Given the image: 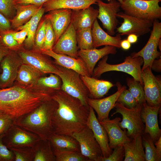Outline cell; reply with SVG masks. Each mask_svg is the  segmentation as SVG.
<instances>
[{"mask_svg":"<svg viewBox=\"0 0 161 161\" xmlns=\"http://www.w3.org/2000/svg\"><path fill=\"white\" fill-rule=\"evenodd\" d=\"M41 139L36 134L13 123L3 137L9 148L20 147L32 148Z\"/></svg>","mask_w":161,"mask_h":161,"instance_id":"cell-10","label":"cell"},{"mask_svg":"<svg viewBox=\"0 0 161 161\" xmlns=\"http://www.w3.org/2000/svg\"><path fill=\"white\" fill-rule=\"evenodd\" d=\"M45 13L43 5L41 6L37 12L25 24L16 30H20L24 28L28 30V35L24 41L25 47L31 48L35 46V36L38 24Z\"/></svg>","mask_w":161,"mask_h":161,"instance_id":"cell-33","label":"cell"},{"mask_svg":"<svg viewBox=\"0 0 161 161\" xmlns=\"http://www.w3.org/2000/svg\"><path fill=\"white\" fill-rule=\"evenodd\" d=\"M161 106H151L145 102L142 105L141 116L145 123L144 133H148L154 143L161 137V129L158 123V114Z\"/></svg>","mask_w":161,"mask_h":161,"instance_id":"cell-18","label":"cell"},{"mask_svg":"<svg viewBox=\"0 0 161 161\" xmlns=\"http://www.w3.org/2000/svg\"><path fill=\"white\" fill-rule=\"evenodd\" d=\"M10 51L9 49L0 43V64L3 58L8 54Z\"/></svg>","mask_w":161,"mask_h":161,"instance_id":"cell-52","label":"cell"},{"mask_svg":"<svg viewBox=\"0 0 161 161\" xmlns=\"http://www.w3.org/2000/svg\"><path fill=\"white\" fill-rule=\"evenodd\" d=\"M108 55L103 57L98 62L97 66L94 68L92 77L97 78L103 73L111 71H120L131 75L136 80L143 85L141 76V66L143 61L140 56L133 57L131 55L126 57L123 63L117 64L108 63Z\"/></svg>","mask_w":161,"mask_h":161,"instance_id":"cell-4","label":"cell"},{"mask_svg":"<svg viewBox=\"0 0 161 161\" xmlns=\"http://www.w3.org/2000/svg\"><path fill=\"white\" fill-rule=\"evenodd\" d=\"M39 51L53 58L55 63L58 65L73 70L80 75L91 76L85 63L79 57L74 58L66 55L57 53L52 50L42 49Z\"/></svg>","mask_w":161,"mask_h":161,"instance_id":"cell-21","label":"cell"},{"mask_svg":"<svg viewBox=\"0 0 161 161\" xmlns=\"http://www.w3.org/2000/svg\"><path fill=\"white\" fill-rule=\"evenodd\" d=\"M41 6L32 4H16V15L10 20L11 28L16 30L25 24L37 12Z\"/></svg>","mask_w":161,"mask_h":161,"instance_id":"cell-28","label":"cell"},{"mask_svg":"<svg viewBox=\"0 0 161 161\" xmlns=\"http://www.w3.org/2000/svg\"></svg>","mask_w":161,"mask_h":161,"instance_id":"cell-59","label":"cell"},{"mask_svg":"<svg viewBox=\"0 0 161 161\" xmlns=\"http://www.w3.org/2000/svg\"><path fill=\"white\" fill-rule=\"evenodd\" d=\"M47 19L46 33L42 49L52 50L56 41L55 34L50 21Z\"/></svg>","mask_w":161,"mask_h":161,"instance_id":"cell-42","label":"cell"},{"mask_svg":"<svg viewBox=\"0 0 161 161\" xmlns=\"http://www.w3.org/2000/svg\"><path fill=\"white\" fill-rule=\"evenodd\" d=\"M10 21L0 12V32L11 29Z\"/></svg>","mask_w":161,"mask_h":161,"instance_id":"cell-49","label":"cell"},{"mask_svg":"<svg viewBox=\"0 0 161 161\" xmlns=\"http://www.w3.org/2000/svg\"><path fill=\"white\" fill-rule=\"evenodd\" d=\"M80 76L88 90L89 98H101L114 86L109 81L99 80L91 76L81 75Z\"/></svg>","mask_w":161,"mask_h":161,"instance_id":"cell-26","label":"cell"},{"mask_svg":"<svg viewBox=\"0 0 161 161\" xmlns=\"http://www.w3.org/2000/svg\"><path fill=\"white\" fill-rule=\"evenodd\" d=\"M117 91L114 94L106 97L98 99L89 98L87 100L88 105L94 110L97 115L98 121L109 118L110 111L114 108L117 100L122 91L126 89L125 86H122L119 82L116 83Z\"/></svg>","mask_w":161,"mask_h":161,"instance_id":"cell-16","label":"cell"},{"mask_svg":"<svg viewBox=\"0 0 161 161\" xmlns=\"http://www.w3.org/2000/svg\"><path fill=\"white\" fill-rule=\"evenodd\" d=\"M114 150L108 157L102 156L99 161H122L125 156V150L123 145H120L114 149Z\"/></svg>","mask_w":161,"mask_h":161,"instance_id":"cell-45","label":"cell"},{"mask_svg":"<svg viewBox=\"0 0 161 161\" xmlns=\"http://www.w3.org/2000/svg\"><path fill=\"white\" fill-rule=\"evenodd\" d=\"M56 65L62 72L59 76L62 81L61 89L79 99L84 105L89 106L87 101L89 98V93L80 75L73 70Z\"/></svg>","mask_w":161,"mask_h":161,"instance_id":"cell-7","label":"cell"},{"mask_svg":"<svg viewBox=\"0 0 161 161\" xmlns=\"http://www.w3.org/2000/svg\"><path fill=\"white\" fill-rule=\"evenodd\" d=\"M126 83L129 91L135 99L139 105L146 102L143 85L133 78H127Z\"/></svg>","mask_w":161,"mask_h":161,"instance_id":"cell-35","label":"cell"},{"mask_svg":"<svg viewBox=\"0 0 161 161\" xmlns=\"http://www.w3.org/2000/svg\"><path fill=\"white\" fill-rule=\"evenodd\" d=\"M4 134L0 136V161H14V156L12 151L3 143V139Z\"/></svg>","mask_w":161,"mask_h":161,"instance_id":"cell-46","label":"cell"},{"mask_svg":"<svg viewBox=\"0 0 161 161\" xmlns=\"http://www.w3.org/2000/svg\"><path fill=\"white\" fill-rule=\"evenodd\" d=\"M121 120L120 117H117L112 120L109 118L99 122L107 132L109 146L112 149L131 139L127 136L126 129L123 131L120 126L119 123Z\"/></svg>","mask_w":161,"mask_h":161,"instance_id":"cell-19","label":"cell"},{"mask_svg":"<svg viewBox=\"0 0 161 161\" xmlns=\"http://www.w3.org/2000/svg\"><path fill=\"white\" fill-rule=\"evenodd\" d=\"M15 0H0V12L10 20L16 12Z\"/></svg>","mask_w":161,"mask_h":161,"instance_id":"cell-43","label":"cell"},{"mask_svg":"<svg viewBox=\"0 0 161 161\" xmlns=\"http://www.w3.org/2000/svg\"><path fill=\"white\" fill-rule=\"evenodd\" d=\"M161 0H123L120 3L124 13L153 22L161 18Z\"/></svg>","mask_w":161,"mask_h":161,"instance_id":"cell-5","label":"cell"},{"mask_svg":"<svg viewBox=\"0 0 161 161\" xmlns=\"http://www.w3.org/2000/svg\"><path fill=\"white\" fill-rule=\"evenodd\" d=\"M32 148V161H56L49 140L41 139Z\"/></svg>","mask_w":161,"mask_h":161,"instance_id":"cell-32","label":"cell"},{"mask_svg":"<svg viewBox=\"0 0 161 161\" xmlns=\"http://www.w3.org/2000/svg\"><path fill=\"white\" fill-rule=\"evenodd\" d=\"M152 27L150 37L145 45L139 51L133 52L131 55L133 57L140 56L143 58V63L141 71L148 66L151 67L154 61L161 57V52L157 50V47L161 38V23L158 20H155Z\"/></svg>","mask_w":161,"mask_h":161,"instance_id":"cell-9","label":"cell"},{"mask_svg":"<svg viewBox=\"0 0 161 161\" xmlns=\"http://www.w3.org/2000/svg\"><path fill=\"white\" fill-rule=\"evenodd\" d=\"M156 146L157 155L159 161L161 160V137L158 140L154 143Z\"/></svg>","mask_w":161,"mask_h":161,"instance_id":"cell-53","label":"cell"},{"mask_svg":"<svg viewBox=\"0 0 161 161\" xmlns=\"http://www.w3.org/2000/svg\"><path fill=\"white\" fill-rule=\"evenodd\" d=\"M78 141L82 154L89 161H99L103 156L102 151L92 130L87 126L81 131L71 135Z\"/></svg>","mask_w":161,"mask_h":161,"instance_id":"cell-11","label":"cell"},{"mask_svg":"<svg viewBox=\"0 0 161 161\" xmlns=\"http://www.w3.org/2000/svg\"><path fill=\"white\" fill-rule=\"evenodd\" d=\"M43 74L32 66L23 63L19 69L16 80L21 84L34 86L37 84L38 80Z\"/></svg>","mask_w":161,"mask_h":161,"instance_id":"cell-31","label":"cell"},{"mask_svg":"<svg viewBox=\"0 0 161 161\" xmlns=\"http://www.w3.org/2000/svg\"><path fill=\"white\" fill-rule=\"evenodd\" d=\"M14 118L4 113L0 114V136L5 134L13 123Z\"/></svg>","mask_w":161,"mask_h":161,"instance_id":"cell-47","label":"cell"},{"mask_svg":"<svg viewBox=\"0 0 161 161\" xmlns=\"http://www.w3.org/2000/svg\"><path fill=\"white\" fill-rule=\"evenodd\" d=\"M49 0H15L16 4H32L40 6Z\"/></svg>","mask_w":161,"mask_h":161,"instance_id":"cell-50","label":"cell"},{"mask_svg":"<svg viewBox=\"0 0 161 161\" xmlns=\"http://www.w3.org/2000/svg\"><path fill=\"white\" fill-rule=\"evenodd\" d=\"M115 47L106 46L99 49L93 48L89 49H80L78 56L85 63L90 76L92 75L97 63L101 59L109 54L114 55L117 52Z\"/></svg>","mask_w":161,"mask_h":161,"instance_id":"cell-23","label":"cell"},{"mask_svg":"<svg viewBox=\"0 0 161 161\" xmlns=\"http://www.w3.org/2000/svg\"><path fill=\"white\" fill-rule=\"evenodd\" d=\"M0 43L11 50L17 51L22 46L14 38L11 29L0 32Z\"/></svg>","mask_w":161,"mask_h":161,"instance_id":"cell-39","label":"cell"},{"mask_svg":"<svg viewBox=\"0 0 161 161\" xmlns=\"http://www.w3.org/2000/svg\"><path fill=\"white\" fill-rule=\"evenodd\" d=\"M28 33V30L26 28H23L18 31L12 30L14 38L20 45H21L24 42L27 36Z\"/></svg>","mask_w":161,"mask_h":161,"instance_id":"cell-48","label":"cell"},{"mask_svg":"<svg viewBox=\"0 0 161 161\" xmlns=\"http://www.w3.org/2000/svg\"><path fill=\"white\" fill-rule=\"evenodd\" d=\"M94 48L102 46H110L120 48L121 35L118 34L115 36L110 35L101 28L96 19L92 28Z\"/></svg>","mask_w":161,"mask_h":161,"instance_id":"cell-24","label":"cell"},{"mask_svg":"<svg viewBox=\"0 0 161 161\" xmlns=\"http://www.w3.org/2000/svg\"><path fill=\"white\" fill-rule=\"evenodd\" d=\"M98 14V10L91 6L81 10H73L72 22L76 30L92 28Z\"/></svg>","mask_w":161,"mask_h":161,"instance_id":"cell-25","label":"cell"},{"mask_svg":"<svg viewBox=\"0 0 161 161\" xmlns=\"http://www.w3.org/2000/svg\"><path fill=\"white\" fill-rule=\"evenodd\" d=\"M97 0H49L43 5L45 12L60 9L78 10L97 4Z\"/></svg>","mask_w":161,"mask_h":161,"instance_id":"cell-27","label":"cell"},{"mask_svg":"<svg viewBox=\"0 0 161 161\" xmlns=\"http://www.w3.org/2000/svg\"><path fill=\"white\" fill-rule=\"evenodd\" d=\"M108 1H109L111 0H107ZM117 1H118L120 3H122V2L123 1V0H117Z\"/></svg>","mask_w":161,"mask_h":161,"instance_id":"cell-57","label":"cell"},{"mask_svg":"<svg viewBox=\"0 0 161 161\" xmlns=\"http://www.w3.org/2000/svg\"><path fill=\"white\" fill-rule=\"evenodd\" d=\"M97 4L98 6V14L97 17L101 22L107 32L113 36L119 23L117 14L120 12V3L117 0H111L106 3L101 0H97Z\"/></svg>","mask_w":161,"mask_h":161,"instance_id":"cell-12","label":"cell"},{"mask_svg":"<svg viewBox=\"0 0 161 161\" xmlns=\"http://www.w3.org/2000/svg\"><path fill=\"white\" fill-rule=\"evenodd\" d=\"M3 113V112H1V111H0V114H1V113Z\"/></svg>","mask_w":161,"mask_h":161,"instance_id":"cell-58","label":"cell"},{"mask_svg":"<svg viewBox=\"0 0 161 161\" xmlns=\"http://www.w3.org/2000/svg\"><path fill=\"white\" fill-rule=\"evenodd\" d=\"M51 97L58 104L52 120L54 133L72 135L86 126L89 106L61 89L55 91Z\"/></svg>","mask_w":161,"mask_h":161,"instance_id":"cell-2","label":"cell"},{"mask_svg":"<svg viewBox=\"0 0 161 161\" xmlns=\"http://www.w3.org/2000/svg\"><path fill=\"white\" fill-rule=\"evenodd\" d=\"M125 150L124 161H145L142 135H137L123 144Z\"/></svg>","mask_w":161,"mask_h":161,"instance_id":"cell-29","label":"cell"},{"mask_svg":"<svg viewBox=\"0 0 161 161\" xmlns=\"http://www.w3.org/2000/svg\"><path fill=\"white\" fill-rule=\"evenodd\" d=\"M117 17L122 18L123 22L116 29V31L121 35L134 34L138 37L145 35L151 30L153 22L140 18L119 12L117 14Z\"/></svg>","mask_w":161,"mask_h":161,"instance_id":"cell-14","label":"cell"},{"mask_svg":"<svg viewBox=\"0 0 161 161\" xmlns=\"http://www.w3.org/2000/svg\"><path fill=\"white\" fill-rule=\"evenodd\" d=\"M128 35L127 39L130 43H134L137 41L138 37L137 35L131 34Z\"/></svg>","mask_w":161,"mask_h":161,"instance_id":"cell-55","label":"cell"},{"mask_svg":"<svg viewBox=\"0 0 161 161\" xmlns=\"http://www.w3.org/2000/svg\"><path fill=\"white\" fill-rule=\"evenodd\" d=\"M78 48L89 49L93 48L92 28H89L76 31Z\"/></svg>","mask_w":161,"mask_h":161,"instance_id":"cell-34","label":"cell"},{"mask_svg":"<svg viewBox=\"0 0 161 161\" xmlns=\"http://www.w3.org/2000/svg\"><path fill=\"white\" fill-rule=\"evenodd\" d=\"M131 47L130 43L127 39L121 40L120 42V47L125 50H129Z\"/></svg>","mask_w":161,"mask_h":161,"instance_id":"cell-54","label":"cell"},{"mask_svg":"<svg viewBox=\"0 0 161 161\" xmlns=\"http://www.w3.org/2000/svg\"><path fill=\"white\" fill-rule=\"evenodd\" d=\"M117 102L122 103L126 107L130 109L140 105L129 90L126 89L120 94Z\"/></svg>","mask_w":161,"mask_h":161,"instance_id":"cell-44","label":"cell"},{"mask_svg":"<svg viewBox=\"0 0 161 161\" xmlns=\"http://www.w3.org/2000/svg\"><path fill=\"white\" fill-rule=\"evenodd\" d=\"M49 140L52 149L80 152L78 141L71 135L54 133Z\"/></svg>","mask_w":161,"mask_h":161,"instance_id":"cell-30","label":"cell"},{"mask_svg":"<svg viewBox=\"0 0 161 161\" xmlns=\"http://www.w3.org/2000/svg\"><path fill=\"white\" fill-rule=\"evenodd\" d=\"M72 12L70 9H60L49 11L45 15L52 26L56 36L55 43L70 24Z\"/></svg>","mask_w":161,"mask_h":161,"instance_id":"cell-22","label":"cell"},{"mask_svg":"<svg viewBox=\"0 0 161 161\" xmlns=\"http://www.w3.org/2000/svg\"><path fill=\"white\" fill-rule=\"evenodd\" d=\"M151 69L155 71L160 72L161 71V58L155 59L153 61L151 66Z\"/></svg>","mask_w":161,"mask_h":161,"instance_id":"cell-51","label":"cell"},{"mask_svg":"<svg viewBox=\"0 0 161 161\" xmlns=\"http://www.w3.org/2000/svg\"><path fill=\"white\" fill-rule=\"evenodd\" d=\"M55 90L20 84L0 89V111L14 119L31 112L51 97Z\"/></svg>","mask_w":161,"mask_h":161,"instance_id":"cell-1","label":"cell"},{"mask_svg":"<svg viewBox=\"0 0 161 161\" xmlns=\"http://www.w3.org/2000/svg\"><path fill=\"white\" fill-rule=\"evenodd\" d=\"M142 140L143 145L145 149V161H159L156 147L149 134H143Z\"/></svg>","mask_w":161,"mask_h":161,"instance_id":"cell-37","label":"cell"},{"mask_svg":"<svg viewBox=\"0 0 161 161\" xmlns=\"http://www.w3.org/2000/svg\"><path fill=\"white\" fill-rule=\"evenodd\" d=\"M16 51L23 63L32 66L44 74H53L59 76L62 73L47 55L39 51L27 49L21 46Z\"/></svg>","mask_w":161,"mask_h":161,"instance_id":"cell-8","label":"cell"},{"mask_svg":"<svg viewBox=\"0 0 161 161\" xmlns=\"http://www.w3.org/2000/svg\"><path fill=\"white\" fill-rule=\"evenodd\" d=\"M22 61L16 50H11L1 61L0 68L2 72L0 75V88L1 89L13 86L16 79L19 69Z\"/></svg>","mask_w":161,"mask_h":161,"instance_id":"cell-13","label":"cell"},{"mask_svg":"<svg viewBox=\"0 0 161 161\" xmlns=\"http://www.w3.org/2000/svg\"><path fill=\"white\" fill-rule=\"evenodd\" d=\"M52 50L57 53L66 55L75 58L78 57L76 30L72 21L55 43Z\"/></svg>","mask_w":161,"mask_h":161,"instance_id":"cell-17","label":"cell"},{"mask_svg":"<svg viewBox=\"0 0 161 161\" xmlns=\"http://www.w3.org/2000/svg\"><path fill=\"white\" fill-rule=\"evenodd\" d=\"M52 97L30 113L14 120L13 123L37 135L41 139L49 140L54 134L52 118L57 108Z\"/></svg>","mask_w":161,"mask_h":161,"instance_id":"cell-3","label":"cell"},{"mask_svg":"<svg viewBox=\"0 0 161 161\" xmlns=\"http://www.w3.org/2000/svg\"><path fill=\"white\" fill-rule=\"evenodd\" d=\"M47 19L44 17L40 20L35 36V46L36 50L39 51L43 48L46 33Z\"/></svg>","mask_w":161,"mask_h":161,"instance_id":"cell-40","label":"cell"},{"mask_svg":"<svg viewBox=\"0 0 161 161\" xmlns=\"http://www.w3.org/2000/svg\"><path fill=\"white\" fill-rule=\"evenodd\" d=\"M12 151L14 156V161H32V148L20 147L9 149Z\"/></svg>","mask_w":161,"mask_h":161,"instance_id":"cell-41","label":"cell"},{"mask_svg":"<svg viewBox=\"0 0 161 161\" xmlns=\"http://www.w3.org/2000/svg\"><path fill=\"white\" fill-rule=\"evenodd\" d=\"M86 125L92 130L95 138L101 148L103 157H109L113 151L109 146L107 134L98 120L94 110L90 106Z\"/></svg>","mask_w":161,"mask_h":161,"instance_id":"cell-20","label":"cell"},{"mask_svg":"<svg viewBox=\"0 0 161 161\" xmlns=\"http://www.w3.org/2000/svg\"><path fill=\"white\" fill-rule=\"evenodd\" d=\"M56 161H89L80 152L52 149Z\"/></svg>","mask_w":161,"mask_h":161,"instance_id":"cell-36","label":"cell"},{"mask_svg":"<svg viewBox=\"0 0 161 161\" xmlns=\"http://www.w3.org/2000/svg\"><path fill=\"white\" fill-rule=\"evenodd\" d=\"M37 84L41 86L58 90L61 89L62 81L59 76L50 74L48 77H41L38 80Z\"/></svg>","mask_w":161,"mask_h":161,"instance_id":"cell-38","label":"cell"},{"mask_svg":"<svg viewBox=\"0 0 161 161\" xmlns=\"http://www.w3.org/2000/svg\"><path fill=\"white\" fill-rule=\"evenodd\" d=\"M158 47H159V49L160 50V52H161V39H160L158 43Z\"/></svg>","mask_w":161,"mask_h":161,"instance_id":"cell-56","label":"cell"},{"mask_svg":"<svg viewBox=\"0 0 161 161\" xmlns=\"http://www.w3.org/2000/svg\"><path fill=\"white\" fill-rule=\"evenodd\" d=\"M142 78L145 100L149 106H161V81L152 73L148 66L142 71Z\"/></svg>","mask_w":161,"mask_h":161,"instance_id":"cell-15","label":"cell"},{"mask_svg":"<svg viewBox=\"0 0 161 161\" xmlns=\"http://www.w3.org/2000/svg\"><path fill=\"white\" fill-rule=\"evenodd\" d=\"M142 105L130 109L116 102L114 107L115 112L111 116L117 113L121 115L122 119L119 123V125L121 129L127 130V135L131 139L138 134L142 135L144 133L145 126L141 116Z\"/></svg>","mask_w":161,"mask_h":161,"instance_id":"cell-6","label":"cell"}]
</instances>
